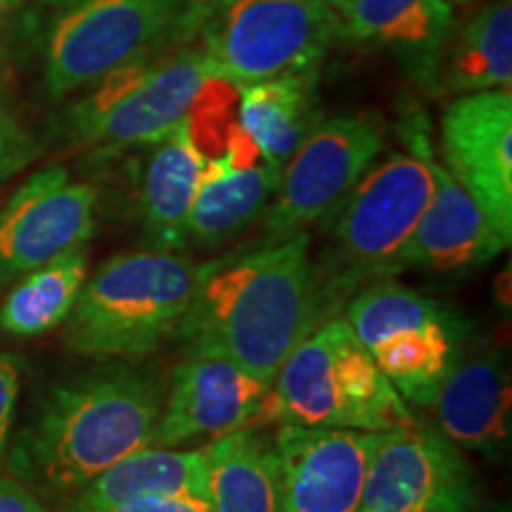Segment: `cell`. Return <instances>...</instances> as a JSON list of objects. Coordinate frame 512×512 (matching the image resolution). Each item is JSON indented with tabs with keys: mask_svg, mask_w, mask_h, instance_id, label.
<instances>
[{
	"mask_svg": "<svg viewBox=\"0 0 512 512\" xmlns=\"http://www.w3.org/2000/svg\"><path fill=\"white\" fill-rule=\"evenodd\" d=\"M19 3H22V0H0V12H5V10H12V8H17Z\"/></svg>",
	"mask_w": 512,
	"mask_h": 512,
	"instance_id": "d6a6232c",
	"label": "cell"
},
{
	"mask_svg": "<svg viewBox=\"0 0 512 512\" xmlns=\"http://www.w3.org/2000/svg\"><path fill=\"white\" fill-rule=\"evenodd\" d=\"M88 278V256L83 247L69 249L36 271L15 280L0 304V332L29 339L60 328L72 313Z\"/></svg>",
	"mask_w": 512,
	"mask_h": 512,
	"instance_id": "603a6c76",
	"label": "cell"
},
{
	"mask_svg": "<svg viewBox=\"0 0 512 512\" xmlns=\"http://www.w3.org/2000/svg\"><path fill=\"white\" fill-rule=\"evenodd\" d=\"M446 0H354L344 12L347 34L356 41L425 46L444 31Z\"/></svg>",
	"mask_w": 512,
	"mask_h": 512,
	"instance_id": "d4e9b609",
	"label": "cell"
},
{
	"mask_svg": "<svg viewBox=\"0 0 512 512\" xmlns=\"http://www.w3.org/2000/svg\"><path fill=\"white\" fill-rule=\"evenodd\" d=\"M384 432L280 425L273 439L285 512H361Z\"/></svg>",
	"mask_w": 512,
	"mask_h": 512,
	"instance_id": "5bb4252c",
	"label": "cell"
},
{
	"mask_svg": "<svg viewBox=\"0 0 512 512\" xmlns=\"http://www.w3.org/2000/svg\"><path fill=\"white\" fill-rule=\"evenodd\" d=\"M98 192L48 166L24 181L0 211V287L15 283L95 233Z\"/></svg>",
	"mask_w": 512,
	"mask_h": 512,
	"instance_id": "7c38bea8",
	"label": "cell"
},
{
	"mask_svg": "<svg viewBox=\"0 0 512 512\" xmlns=\"http://www.w3.org/2000/svg\"><path fill=\"white\" fill-rule=\"evenodd\" d=\"M444 169L479 204L501 238L512 240V93H463L441 119Z\"/></svg>",
	"mask_w": 512,
	"mask_h": 512,
	"instance_id": "4fadbf2b",
	"label": "cell"
},
{
	"mask_svg": "<svg viewBox=\"0 0 512 512\" xmlns=\"http://www.w3.org/2000/svg\"><path fill=\"white\" fill-rule=\"evenodd\" d=\"M164 387L152 375L114 368L57 387L19 434L12 472L50 496H76L107 467L152 446Z\"/></svg>",
	"mask_w": 512,
	"mask_h": 512,
	"instance_id": "7a4b0ae2",
	"label": "cell"
},
{
	"mask_svg": "<svg viewBox=\"0 0 512 512\" xmlns=\"http://www.w3.org/2000/svg\"><path fill=\"white\" fill-rule=\"evenodd\" d=\"M434 164L408 155L387 159L366 171L332 211L339 264L332 285L339 294L403 271V249L432 200Z\"/></svg>",
	"mask_w": 512,
	"mask_h": 512,
	"instance_id": "9c48e42d",
	"label": "cell"
},
{
	"mask_svg": "<svg viewBox=\"0 0 512 512\" xmlns=\"http://www.w3.org/2000/svg\"><path fill=\"white\" fill-rule=\"evenodd\" d=\"M0 512H50L27 484L0 477Z\"/></svg>",
	"mask_w": 512,
	"mask_h": 512,
	"instance_id": "f1b7e54d",
	"label": "cell"
},
{
	"mask_svg": "<svg viewBox=\"0 0 512 512\" xmlns=\"http://www.w3.org/2000/svg\"><path fill=\"white\" fill-rule=\"evenodd\" d=\"M266 408L280 425L394 432L413 413L344 316H330L275 373Z\"/></svg>",
	"mask_w": 512,
	"mask_h": 512,
	"instance_id": "277c9868",
	"label": "cell"
},
{
	"mask_svg": "<svg viewBox=\"0 0 512 512\" xmlns=\"http://www.w3.org/2000/svg\"><path fill=\"white\" fill-rule=\"evenodd\" d=\"M437 430L458 448L501 458L510 446V368L498 349L458 358L432 401Z\"/></svg>",
	"mask_w": 512,
	"mask_h": 512,
	"instance_id": "e0dca14e",
	"label": "cell"
},
{
	"mask_svg": "<svg viewBox=\"0 0 512 512\" xmlns=\"http://www.w3.org/2000/svg\"><path fill=\"white\" fill-rule=\"evenodd\" d=\"M344 318L401 399L420 408L432 406L470 335L460 313L389 278L354 294Z\"/></svg>",
	"mask_w": 512,
	"mask_h": 512,
	"instance_id": "8992f818",
	"label": "cell"
},
{
	"mask_svg": "<svg viewBox=\"0 0 512 512\" xmlns=\"http://www.w3.org/2000/svg\"><path fill=\"white\" fill-rule=\"evenodd\" d=\"M467 512H510L508 503H475Z\"/></svg>",
	"mask_w": 512,
	"mask_h": 512,
	"instance_id": "f546056e",
	"label": "cell"
},
{
	"mask_svg": "<svg viewBox=\"0 0 512 512\" xmlns=\"http://www.w3.org/2000/svg\"><path fill=\"white\" fill-rule=\"evenodd\" d=\"M271 384L223 358L185 356L164 392L152 446L181 448L249 427L266 408Z\"/></svg>",
	"mask_w": 512,
	"mask_h": 512,
	"instance_id": "9a60e30c",
	"label": "cell"
},
{
	"mask_svg": "<svg viewBox=\"0 0 512 512\" xmlns=\"http://www.w3.org/2000/svg\"><path fill=\"white\" fill-rule=\"evenodd\" d=\"M200 264L181 252L138 249L112 256L81 287L64 320V344L81 356L140 361L155 354L188 309Z\"/></svg>",
	"mask_w": 512,
	"mask_h": 512,
	"instance_id": "3957f363",
	"label": "cell"
},
{
	"mask_svg": "<svg viewBox=\"0 0 512 512\" xmlns=\"http://www.w3.org/2000/svg\"><path fill=\"white\" fill-rule=\"evenodd\" d=\"M510 245L496 233L472 195L441 164H434V192L403 249V271H472Z\"/></svg>",
	"mask_w": 512,
	"mask_h": 512,
	"instance_id": "ac0fdd59",
	"label": "cell"
},
{
	"mask_svg": "<svg viewBox=\"0 0 512 512\" xmlns=\"http://www.w3.org/2000/svg\"><path fill=\"white\" fill-rule=\"evenodd\" d=\"M105 512H211L209 501L202 498H171V496H143L119 503Z\"/></svg>",
	"mask_w": 512,
	"mask_h": 512,
	"instance_id": "83f0119b",
	"label": "cell"
},
{
	"mask_svg": "<svg viewBox=\"0 0 512 512\" xmlns=\"http://www.w3.org/2000/svg\"><path fill=\"white\" fill-rule=\"evenodd\" d=\"M34 159V143L15 119L0 107V183Z\"/></svg>",
	"mask_w": 512,
	"mask_h": 512,
	"instance_id": "4316f807",
	"label": "cell"
},
{
	"mask_svg": "<svg viewBox=\"0 0 512 512\" xmlns=\"http://www.w3.org/2000/svg\"><path fill=\"white\" fill-rule=\"evenodd\" d=\"M214 76L200 48L162 50L102 76L69 110V131L98 147L155 145L192 117Z\"/></svg>",
	"mask_w": 512,
	"mask_h": 512,
	"instance_id": "ba28073f",
	"label": "cell"
},
{
	"mask_svg": "<svg viewBox=\"0 0 512 512\" xmlns=\"http://www.w3.org/2000/svg\"><path fill=\"white\" fill-rule=\"evenodd\" d=\"M477 503L475 472L437 427L384 432L370 460L361 512H467Z\"/></svg>",
	"mask_w": 512,
	"mask_h": 512,
	"instance_id": "8fae6325",
	"label": "cell"
},
{
	"mask_svg": "<svg viewBox=\"0 0 512 512\" xmlns=\"http://www.w3.org/2000/svg\"><path fill=\"white\" fill-rule=\"evenodd\" d=\"M197 31L209 74L242 88L316 72L339 17L325 0H202Z\"/></svg>",
	"mask_w": 512,
	"mask_h": 512,
	"instance_id": "5b68a950",
	"label": "cell"
},
{
	"mask_svg": "<svg viewBox=\"0 0 512 512\" xmlns=\"http://www.w3.org/2000/svg\"><path fill=\"white\" fill-rule=\"evenodd\" d=\"M512 83V5L498 0L467 22L446 69L456 93L494 91Z\"/></svg>",
	"mask_w": 512,
	"mask_h": 512,
	"instance_id": "cb8c5ba5",
	"label": "cell"
},
{
	"mask_svg": "<svg viewBox=\"0 0 512 512\" xmlns=\"http://www.w3.org/2000/svg\"><path fill=\"white\" fill-rule=\"evenodd\" d=\"M143 496L202 498L209 501L207 446L162 448L145 446L72 496V512H105Z\"/></svg>",
	"mask_w": 512,
	"mask_h": 512,
	"instance_id": "d6986e66",
	"label": "cell"
},
{
	"mask_svg": "<svg viewBox=\"0 0 512 512\" xmlns=\"http://www.w3.org/2000/svg\"><path fill=\"white\" fill-rule=\"evenodd\" d=\"M41 5H48V8H72V5H79L83 0H38Z\"/></svg>",
	"mask_w": 512,
	"mask_h": 512,
	"instance_id": "4dcf8cb0",
	"label": "cell"
},
{
	"mask_svg": "<svg viewBox=\"0 0 512 512\" xmlns=\"http://www.w3.org/2000/svg\"><path fill=\"white\" fill-rule=\"evenodd\" d=\"M384 147L382 126L373 117L318 121L280 171L266 207V238L278 242L328 219L354 190Z\"/></svg>",
	"mask_w": 512,
	"mask_h": 512,
	"instance_id": "30bf717a",
	"label": "cell"
},
{
	"mask_svg": "<svg viewBox=\"0 0 512 512\" xmlns=\"http://www.w3.org/2000/svg\"><path fill=\"white\" fill-rule=\"evenodd\" d=\"M19 387H22V361L8 351H0V463L8 453Z\"/></svg>",
	"mask_w": 512,
	"mask_h": 512,
	"instance_id": "484cf974",
	"label": "cell"
},
{
	"mask_svg": "<svg viewBox=\"0 0 512 512\" xmlns=\"http://www.w3.org/2000/svg\"><path fill=\"white\" fill-rule=\"evenodd\" d=\"M339 294L311 256V238L266 242L200 264L174 339L185 356L223 358L271 384L292 349L335 311Z\"/></svg>",
	"mask_w": 512,
	"mask_h": 512,
	"instance_id": "6da1fadb",
	"label": "cell"
},
{
	"mask_svg": "<svg viewBox=\"0 0 512 512\" xmlns=\"http://www.w3.org/2000/svg\"><path fill=\"white\" fill-rule=\"evenodd\" d=\"M313 74L278 76L240 88V128L261 157L283 169L316 128Z\"/></svg>",
	"mask_w": 512,
	"mask_h": 512,
	"instance_id": "7402d4cb",
	"label": "cell"
},
{
	"mask_svg": "<svg viewBox=\"0 0 512 512\" xmlns=\"http://www.w3.org/2000/svg\"><path fill=\"white\" fill-rule=\"evenodd\" d=\"M278 166L266 162L240 124L219 155L204 159L188 216V242L214 247L245 230L273 200Z\"/></svg>",
	"mask_w": 512,
	"mask_h": 512,
	"instance_id": "2e32d148",
	"label": "cell"
},
{
	"mask_svg": "<svg viewBox=\"0 0 512 512\" xmlns=\"http://www.w3.org/2000/svg\"><path fill=\"white\" fill-rule=\"evenodd\" d=\"M325 3H328L335 12H339V15H344V12L349 10V5L354 3V0H325Z\"/></svg>",
	"mask_w": 512,
	"mask_h": 512,
	"instance_id": "1f68e13d",
	"label": "cell"
},
{
	"mask_svg": "<svg viewBox=\"0 0 512 512\" xmlns=\"http://www.w3.org/2000/svg\"><path fill=\"white\" fill-rule=\"evenodd\" d=\"M211 512H285L273 441L252 427L207 444Z\"/></svg>",
	"mask_w": 512,
	"mask_h": 512,
	"instance_id": "44dd1931",
	"label": "cell"
},
{
	"mask_svg": "<svg viewBox=\"0 0 512 512\" xmlns=\"http://www.w3.org/2000/svg\"><path fill=\"white\" fill-rule=\"evenodd\" d=\"M202 0H83L48 38L46 88L62 98L197 31Z\"/></svg>",
	"mask_w": 512,
	"mask_h": 512,
	"instance_id": "52a82bcc",
	"label": "cell"
},
{
	"mask_svg": "<svg viewBox=\"0 0 512 512\" xmlns=\"http://www.w3.org/2000/svg\"><path fill=\"white\" fill-rule=\"evenodd\" d=\"M155 145L140 192L145 238L152 249L181 252L188 245V216L207 155L197 143L190 119Z\"/></svg>",
	"mask_w": 512,
	"mask_h": 512,
	"instance_id": "ffe728a7",
	"label": "cell"
}]
</instances>
